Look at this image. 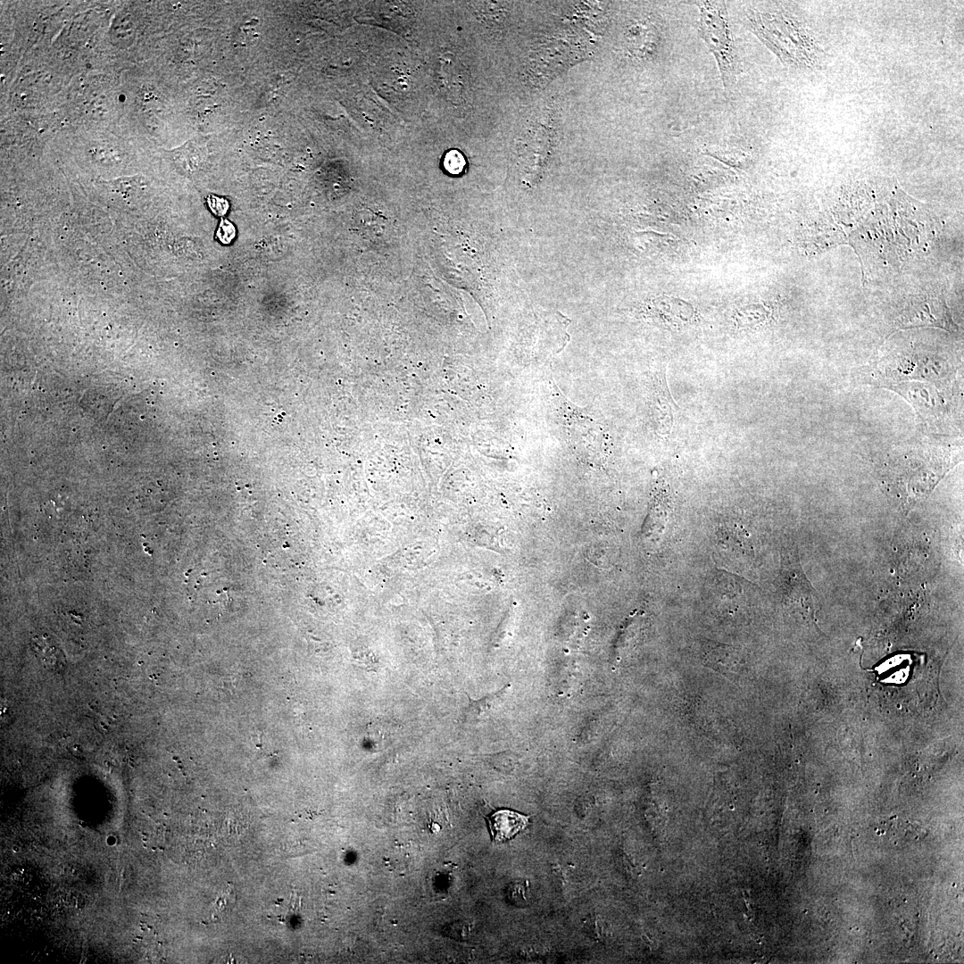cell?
<instances>
[{
    "mask_svg": "<svg viewBox=\"0 0 964 964\" xmlns=\"http://www.w3.org/2000/svg\"><path fill=\"white\" fill-rule=\"evenodd\" d=\"M235 233L233 224L222 219L217 232L219 239L224 244H229L235 237Z\"/></svg>",
    "mask_w": 964,
    "mask_h": 964,
    "instance_id": "7",
    "label": "cell"
},
{
    "mask_svg": "<svg viewBox=\"0 0 964 964\" xmlns=\"http://www.w3.org/2000/svg\"><path fill=\"white\" fill-rule=\"evenodd\" d=\"M886 388L898 393L910 402L924 420L939 419L946 412L943 398L932 385L908 382L888 386Z\"/></svg>",
    "mask_w": 964,
    "mask_h": 964,
    "instance_id": "3",
    "label": "cell"
},
{
    "mask_svg": "<svg viewBox=\"0 0 964 964\" xmlns=\"http://www.w3.org/2000/svg\"><path fill=\"white\" fill-rule=\"evenodd\" d=\"M699 8V33L714 55L726 90L735 85L740 72L731 35L728 16L722 2H696Z\"/></svg>",
    "mask_w": 964,
    "mask_h": 964,
    "instance_id": "1",
    "label": "cell"
},
{
    "mask_svg": "<svg viewBox=\"0 0 964 964\" xmlns=\"http://www.w3.org/2000/svg\"><path fill=\"white\" fill-rule=\"evenodd\" d=\"M492 840L503 843L513 838L528 823V816L511 810H499L486 817Z\"/></svg>",
    "mask_w": 964,
    "mask_h": 964,
    "instance_id": "4",
    "label": "cell"
},
{
    "mask_svg": "<svg viewBox=\"0 0 964 964\" xmlns=\"http://www.w3.org/2000/svg\"><path fill=\"white\" fill-rule=\"evenodd\" d=\"M36 652L40 660L46 666L54 670H62L64 667V657L62 652L54 645H49L47 643L44 644L38 642L36 647Z\"/></svg>",
    "mask_w": 964,
    "mask_h": 964,
    "instance_id": "5",
    "label": "cell"
},
{
    "mask_svg": "<svg viewBox=\"0 0 964 964\" xmlns=\"http://www.w3.org/2000/svg\"><path fill=\"white\" fill-rule=\"evenodd\" d=\"M444 165L453 174H459L465 165L464 157L458 151L453 150L446 154Z\"/></svg>",
    "mask_w": 964,
    "mask_h": 964,
    "instance_id": "6",
    "label": "cell"
},
{
    "mask_svg": "<svg viewBox=\"0 0 964 964\" xmlns=\"http://www.w3.org/2000/svg\"><path fill=\"white\" fill-rule=\"evenodd\" d=\"M899 328L910 327H936L953 332L957 326L942 297H928L908 305L896 318Z\"/></svg>",
    "mask_w": 964,
    "mask_h": 964,
    "instance_id": "2",
    "label": "cell"
}]
</instances>
